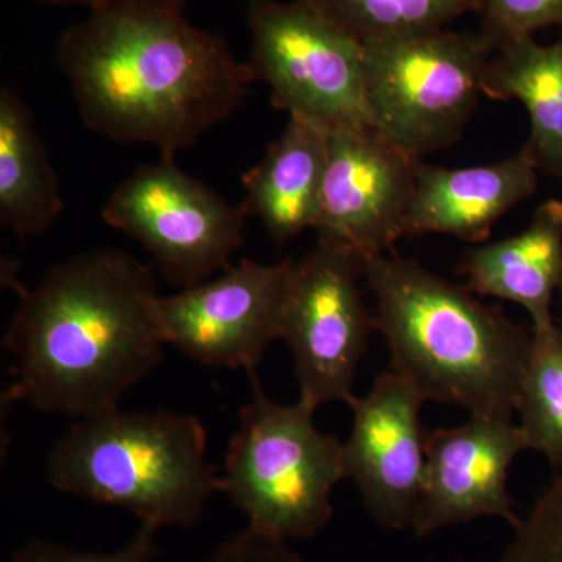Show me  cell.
<instances>
[{"label": "cell", "instance_id": "obj_22", "mask_svg": "<svg viewBox=\"0 0 562 562\" xmlns=\"http://www.w3.org/2000/svg\"><path fill=\"white\" fill-rule=\"evenodd\" d=\"M480 38L492 52L562 25V0H484Z\"/></svg>", "mask_w": 562, "mask_h": 562}, {"label": "cell", "instance_id": "obj_26", "mask_svg": "<svg viewBox=\"0 0 562 562\" xmlns=\"http://www.w3.org/2000/svg\"><path fill=\"white\" fill-rule=\"evenodd\" d=\"M557 302H558V306H560V312H561V317L558 321H560L562 324V283H561L560 292H558V301Z\"/></svg>", "mask_w": 562, "mask_h": 562}, {"label": "cell", "instance_id": "obj_15", "mask_svg": "<svg viewBox=\"0 0 562 562\" xmlns=\"http://www.w3.org/2000/svg\"><path fill=\"white\" fill-rule=\"evenodd\" d=\"M460 271L476 295L522 306L531 330L553 325L562 283V202L539 205L524 232L465 251Z\"/></svg>", "mask_w": 562, "mask_h": 562}, {"label": "cell", "instance_id": "obj_11", "mask_svg": "<svg viewBox=\"0 0 562 562\" xmlns=\"http://www.w3.org/2000/svg\"><path fill=\"white\" fill-rule=\"evenodd\" d=\"M371 125L327 132V165L313 231L319 246L362 261L394 251L419 162Z\"/></svg>", "mask_w": 562, "mask_h": 562}, {"label": "cell", "instance_id": "obj_16", "mask_svg": "<svg viewBox=\"0 0 562 562\" xmlns=\"http://www.w3.org/2000/svg\"><path fill=\"white\" fill-rule=\"evenodd\" d=\"M327 165V132L290 117L258 165L243 176L239 203L273 241L284 244L313 228Z\"/></svg>", "mask_w": 562, "mask_h": 562}, {"label": "cell", "instance_id": "obj_19", "mask_svg": "<svg viewBox=\"0 0 562 562\" xmlns=\"http://www.w3.org/2000/svg\"><path fill=\"white\" fill-rule=\"evenodd\" d=\"M532 342L516 413L528 447L562 473V324L531 330Z\"/></svg>", "mask_w": 562, "mask_h": 562}, {"label": "cell", "instance_id": "obj_12", "mask_svg": "<svg viewBox=\"0 0 562 562\" xmlns=\"http://www.w3.org/2000/svg\"><path fill=\"white\" fill-rule=\"evenodd\" d=\"M424 403L416 387L392 371L349 403L353 425L344 442L347 479L357 484L369 516L386 530L412 528L419 508L427 468Z\"/></svg>", "mask_w": 562, "mask_h": 562}, {"label": "cell", "instance_id": "obj_3", "mask_svg": "<svg viewBox=\"0 0 562 562\" xmlns=\"http://www.w3.org/2000/svg\"><path fill=\"white\" fill-rule=\"evenodd\" d=\"M362 280L375 301L373 317L390 350L391 371L425 402L514 416L531 330L498 306L484 305L465 284L394 251L364 261Z\"/></svg>", "mask_w": 562, "mask_h": 562}, {"label": "cell", "instance_id": "obj_5", "mask_svg": "<svg viewBox=\"0 0 562 562\" xmlns=\"http://www.w3.org/2000/svg\"><path fill=\"white\" fill-rule=\"evenodd\" d=\"M249 376L254 397L239 409L220 492L250 530L284 542L312 539L330 522L333 490L347 479L344 443L314 425L312 406L280 405L257 373Z\"/></svg>", "mask_w": 562, "mask_h": 562}, {"label": "cell", "instance_id": "obj_14", "mask_svg": "<svg viewBox=\"0 0 562 562\" xmlns=\"http://www.w3.org/2000/svg\"><path fill=\"white\" fill-rule=\"evenodd\" d=\"M538 183V168L525 147L505 160L472 168L420 161L406 211L405 236L486 241L495 222L535 194Z\"/></svg>", "mask_w": 562, "mask_h": 562}, {"label": "cell", "instance_id": "obj_24", "mask_svg": "<svg viewBox=\"0 0 562 562\" xmlns=\"http://www.w3.org/2000/svg\"><path fill=\"white\" fill-rule=\"evenodd\" d=\"M202 562H308L288 546V542L246 530L221 543Z\"/></svg>", "mask_w": 562, "mask_h": 562}, {"label": "cell", "instance_id": "obj_17", "mask_svg": "<svg viewBox=\"0 0 562 562\" xmlns=\"http://www.w3.org/2000/svg\"><path fill=\"white\" fill-rule=\"evenodd\" d=\"M483 95L491 101H519L530 117L525 149L539 173L562 181V38L541 44L522 38L492 54Z\"/></svg>", "mask_w": 562, "mask_h": 562}, {"label": "cell", "instance_id": "obj_6", "mask_svg": "<svg viewBox=\"0 0 562 562\" xmlns=\"http://www.w3.org/2000/svg\"><path fill=\"white\" fill-rule=\"evenodd\" d=\"M371 127L417 160L453 146L483 95L492 52L479 33L364 41Z\"/></svg>", "mask_w": 562, "mask_h": 562}, {"label": "cell", "instance_id": "obj_18", "mask_svg": "<svg viewBox=\"0 0 562 562\" xmlns=\"http://www.w3.org/2000/svg\"><path fill=\"white\" fill-rule=\"evenodd\" d=\"M65 210L60 179L35 117L11 88L0 90V222L21 238L40 236Z\"/></svg>", "mask_w": 562, "mask_h": 562}, {"label": "cell", "instance_id": "obj_4", "mask_svg": "<svg viewBox=\"0 0 562 562\" xmlns=\"http://www.w3.org/2000/svg\"><path fill=\"white\" fill-rule=\"evenodd\" d=\"M194 414L113 412L77 419L47 453L54 490L138 517L140 525L195 527L221 491Z\"/></svg>", "mask_w": 562, "mask_h": 562}, {"label": "cell", "instance_id": "obj_20", "mask_svg": "<svg viewBox=\"0 0 562 562\" xmlns=\"http://www.w3.org/2000/svg\"><path fill=\"white\" fill-rule=\"evenodd\" d=\"M335 24L364 41L443 31L484 0H312Z\"/></svg>", "mask_w": 562, "mask_h": 562}, {"label": "cell", "instance_id": "obj_10", "mask_svg": "<svg viewBox=\"0 0 562 562\" xmlns=\"http://www.w3.org/2000/svg\"><path fill=\"white\" fill-rule=\"evenodd\" d=\"M294 265L241 260L217 279L161 295L162 338L203 366L244 369L250 375L280 339Z\"/></svg>", "mask_w": 562, "mask_h": 562}, {"label": "cell", "instance_id": "obj_8", "mask_svg": "<svg viewBox=\"0 0 562 562\" xmlns=\"http://www.w3.org/2000/svg\"><path fill=\"white\" fill-rule=\"evenodd\" d=\"M101 214L149 251L161 276L181 290L225 271L246 241L241 206L166 158L122 180Z\"/></svg>", "mask_w": 562, "mask_h": 562}, {"label": "cell", "instance_id": "obj_2", "mask_svg": "<svg viewBox=\"0 0 562 562\" xmlns=\"http://www.w3.org/2000/svg\"><path fill=\"white\" fill-rule=\"evenodd\" d=\"M13 286L20 305L3 336V402L76 420L99 416L120 408L165 358L154 268L127 251H85L52 266L32 290Z\"/></svg>", "mask_w": 562, "mask_h": 562}, {"label": "cell", "instance_id": "obj_1", "mask_svg": "<svg viewBox=\"0 0 562 562\" xmlns=\"http://www.w3.org/2000/svg\"><path fill=\"white\" fill-rule=\"evenodd\" d=\"M81 121L176 160L228 120L255 81L227 41L195 27L187 0H103L55 44Z\"/></svg>", "mask_w": 562, "mask_h": 562}, {"label": "cell", "instance_id": "obj_25", "mask_svg": "<svg viewBox=\"0 0 562 562\" xmlns=\"http://www.w3.org/2000/svg\"><path fill=\"white\" fill-rule=\"evenodd\" d=\"M40 2L47 3V5L57 7H88V9H94L95 5L103 2V0H40Z\"/></svg>", "mask_w": 562, "mask_h": 562}, {"label": "cell", "instance_id": "obj_13", "mask_svg": "<svg viewBox=\"0 0 562 562\" xmlns=\"http://www.w3.org/2000/svg\"><path fill=\"white\" fill-rule=\"evenodd\" d=\"M525 450H530L527 436L508 414H471L458 427L428 432L414 535L427 538L480 517H501L516 527L520 517L508 492V476Z\"/></svg>", "mask_w": 562, "mask_h": 562}, {"label": "cell", "instance_id": "obj_7", "mask_svg": "<svg viewBox=\"0 0 562 562\" xmlns=\"http://www.w3.org/2000/svg\"><path fill=\"white\" fill-rule=\"evenodd\" d=\"M249 66L273 109L325 132L364 127V46L312 0H250Z\"/></svg>", "mask_w": 562, "mask_h": 562}, {"label": "cell", "instance_id": "obj_23", "mask_svg": "<svg viewBox=\"0 0 562 562\" xmlns=\"http://www.w3.org/2000/svg\"><path fill=\"white\" fill-rule=\"evenodd\" d=\"M157 528L140 525L131 541L114 552H87L61 543L33 539L13 554L11 562H151L158 557Z\"/></svg>", "mask_w": 562, "mask_h": 562}, {"label": "cell", "instance_id": "obj_21", "mask_svg": "<svg viewBox=\"0 0 562 562\" xmlns=\"http://www.w3.org/2000/svg\"><path fill=\"white\" fill-rule=\"evenodd\" d=\"M498 562H562V473L536 498Z\"/></svg>", "mask_w": 562, "mask_h": 562}, {"label": "cell", "instance_id": "obj_9", "mask_svg": "<svg viewBox=\"0 0 562 562\" xmlns=\"http://www.w3.org/2000/svg\"><path fill=\"white\" fill-rule=\"evenodd\" d=\"M364 261L351 251L319 246L292 271L280 339L294 361L299 401L313 409L349 405L375 317L362 295Z\"/></svg>", "mask_w": 562, "mask_h": 562}]
</instances>
